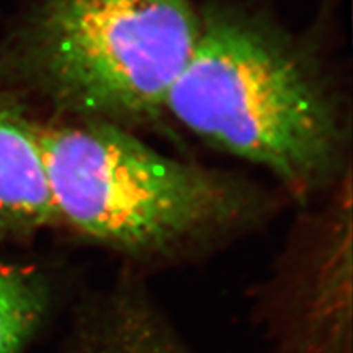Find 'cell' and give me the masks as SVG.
<instances>
[{"instance_id":"obj_5","label":"cell","mask_w":353,"mask_h":353,"mask_svg":"<svg viewBox=\"0 0 353 353\" xmlns=\"http://www.w3.org/2000/svg\"><path fill=\"white\" fill-rule=\"evenodd\" d=\"M58 224L34 124L0 105V239Z\"/></svg>"},{"instance_id":"obj_2","label":"cell","mask_w":353,"mask_h":353,"mask_svg":"<svg viewBox=\"0 0 353 353\" xmlns=\"http://www.w3.org/2000/svg\"><path fill=\"white\" fill-rule=\"evenodd\" d=\"M34 128L58 224L130 259H180L212 248L262 211L246 181L165 157L119 125Z\"/></svg>"},{"instance_id":"obj_4","label":"cell","mask_w":353,"mask_h":353,"mask_svg":"<svg viewBox=\"0 0 353 353\" xmlns=\"http://www.w3.org/2000/svg\"><path fill=\"white\" fill-rule=\"evenodd\" d=\"M274 302L277 353H352V201L309 219L283 262Z\"/></svg>"},{"instance_id":"obj_6","label":"cell","mask_w":353,"mask_h":353,"mask_svg":"<svg viewBox=\"0 0 353 353\" xmlns=\"http://www.w3.org/2000/svg\"><path fill=\"white\" fill-rule=\"evenodd\" d=\"M65 353L190 352L139 292L118 289L83 309Z\"/></svg>"},{"instance_id":"obj_7","label":"cell","mask_w":353,"mask_h":353,"mask_svg":"<svg viewBox=\"0 0 353 353\" xmlns=\"http://www.w3.org/2000/svg\"><path fill=\"white\" fill-rule=\"evenodd\" d=\"M46 306V284L34 271L0 263V353H24Z\"/></svg>"},{"instance_id":"obj_1","label":"cell","mask_w":353,"mask_h":353,"mask_svg":"<svg viewBox=\"0 0 353 353\" xmlns=\"http://www.w3.org/2000/svg\"><path fill=\"white\" fill-rule=\"evenodd\" d=\"M167 110L209 145L267 168L293 194L341 176L349 128L319 58L261 12L212 3Z\"/></svg>"},{"instance_id":"obj_3","label":"cell","mask_w":353,"mask_h":353,"mask_svg":"<svg viewBox=\"0 0 353 353\" xmlns=\"http://www.w3.org/2000/svg\"><path fill=\"white\" fill-rule=\"evenodd\" d=\"M199 28L190 0H39L10 71L59 115L148 123L167 109Z\"/></svg>"}]
</instances>
